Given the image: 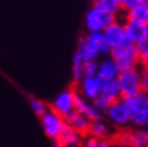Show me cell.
Wrapping results in <instances>:
<instances>
[{
  "label": "cell",
  "mask_w": 148,
  "mask_h": 147,
  "mask_svg": "<svg viewBox=\"0 0 148 147\" xmlns=\"http://www.w3.org/2000/svg\"><path fill=\"white\" fill-rule=\"evenodd\" d=\"M77 51L85 61L98 59L102 55L110 54V46L106 42L102 31H89V35L84 37L79 41Z\"/></svg>",
  "instance_id": "obj_1"
},
{
  "label": "cell",
  "mask_w": 148,
  "mask_h": 147,
  "mask_svg": "<svg viewBox=\"0 0 148 147\" xmlns=\"http://www.w3.org/2000/svg\"><path fill=\"white\" fill-rule=\"evenodd\" d=\"M125 101L129 107L131 123L140 127H148V93L140 92L135 96L125 97Z\"/></svg>",
  "instance_id": "obj_2"
},
{
  "label": "cell",
  "mask_w": 148,
  "mask_h": 147,
  "mask_svg": "<svg viewBox=\"0 0 148 147\" xmlns=\"http://www.w3.org/2000/svg\"><path fill=\"white\" fill-rule=\"evenodd\" d=\"M117 82H119V88H120V95L124 99L143 92L140 81V70H137V68L121 70L117 74Z\"/></svg>",
  "instance_id": "obj_3"
},
{
  "label": "cell",
  "mask_w": 148,
  "mask_h": 147,
  "mask_svg": "<svg viewBox=\"0 0 148 147\" xmlns=\"http://www.w3.org/2000/svg\"><path fill=\"white\" fill-rule=\"evenodd\" d=\"M116 15L117 14L101 7L100 4H94V7L86 14V27L89 31H102L104 27L116 20Z\"/></svg>",
  "instance_id": "obj_4"
},
{
  "label": "cell",
  "mask_w": 148,
  "mask_h": 147,
  "mask_svg": "<svg viewBox=\"0 0 148 147\" xmlns=\"http://www.w3.org/2000/svg\"><path fill=\"white\" fill-rule=\"evenodd\" d=\"M105 115L108 117V120L114 126H127L128 123H131L129 107L127 104L125 99H123V97L113 101L109 105V108L106 109Z\"/></svg>",
  "instance_id": "obj_5"
},
{
  "label": "cell",
  "mask_w": 148,
  "mask_h": 147,
  "mask_svg": "<svg viewBox=\"0 0 148 147\" xmlns=\"http://www.w3.org/2000/svg\"><path fill=\"white\" fill-rule=\"evenodd\" d=\"M40 120H42L45 134L53 140L58 139L61 135V131H62L63 123H65L63 117L53 109H49L46 113H43L40 116Z\"/></svg>",
  "instance_id": "obj_6"
},
{
  "label": "cell",
  "mask_w": 148,
  "mask_h": 147,
  "mask_svg": "<svg viewBox=\"0 0 148 147\" xmlns=\"http://www.w3.org/2000/svg\"><path fill=\"white\" fill-rule=\"evenodd\" d=\"M74 109L81 112L82 115H85L90 121H94V120H98L102 117V112H100L94 105L89 104L77 89H74Z\"/></svg>",
  "instance_id": "obj_7"
},
{
  "label": "cell",
  "mask_w": 148,
  "mask_h": 147,
  "mask_svg": "<svg viewBox=\"0 0 148 147\" xmlns=\"http://www.w3.org/2000/svg\"><path fill=\"white\" fill-rule=\"evenodd\" d=\"M102 34L105 37L106 42L109 43V46H117L119 43L124 42V41H129L125 35V31H124V23H120L119 20H114L110 24H108L106 27H104L102 30Z\"/></svg>",
  "instance_id": "obj_8"
},
{
  "label": "cell",
  "mask_w": 148,
  "mask_h": 147,
  "mask_svg": "<svg viewBox=\"0 0 148 147\" xmlns=\"http://www.w3.org/2000/svg\"><path fill=\"white\" fill-rule=\"evenodd\" d=\"M53 111L61 115V116H66L67 113H70L74 111V90L69 89L65 92L59 93L58 96L55 97V100L53 101Z\"/></svg>",
  "instance_id": "obj_9"
},
{
  "label": "cell",
  "mask_w": 148,
  "mask_h": 147,
  "mask_svg": "<svg viewBox=\"0 0 148 147\" xmlns=\"http://www.w3.org/2000/svg\"><path fill=\"white\" fill-rule=\"evenodd\" d=\"M101 85H102V80L98 76L82 77V80L79 81V90L78 92L81 93L86 100L93 101L101 92Z\"/></svg>",
  "instance_id": "obj_10"
},
{
  "label": "cell",
  "mask_w": 148,
  "mask_h": 147,
  "mask_svg": "<svg viewBox=\"0 0 148 147\" xmlns=\"http://www.w3.org/2000/svg\"><path fill=\"white\" fill-rule=\"evenodd\" d=\"M63 120L66 121L71 128H74L78 134H81L84 138L86 135H89V128H90V121L85 115H82L78 111H71L70 113H67L66 116H63Z\"/></svg>",
  "instance_id": "obj_11"
},
{
  "label": "cell",
  "mask_w": 148,
  "mask_h": 147,
  "mask_svg": "<svg viewBox=\"0 0 148 147\" xmlns=\"http://www.w3.org/2000/svg\"><path fill=\"white\" fill-rule=\"evenodd\" d=\"M84 136L81 134H78L74 128H71L69 124L65 121L61 131L58 139H55V144L57 146H81Z\"/></svg>",
  "instance_id": "obj_12"
},
{
  "label": "cell",
  "mask_w": 148,
  "mask_h": 147,
  "mask_svg": "<svg viewBox=\"0 0 148 147\" xmlns=\"http://www.w3.org/2000/svg\"><path fill=\"white\" fill-rule=\"evenodd\" d=\"M109 57H112L113 59H119L125 58V57H139V55H137L135 43L131 41H124V42L119 43L117 46L110 47Z\"/></svg>",
  "instance_id": "obj_13"
},
{
  "label": "cell",
  "mask_w": 148,
  "mask_h": 147,
  "mask_svg": "<svg viewBox=\"0 0 148 147\" xmlns=\"http://www.w3.org/2000/svg\"><path fill=\"white\" fill-rule=\"evenodd\" d=\"M125 14H127L125 15V20L145 24L148 22V3L147 1H141V3L137 4L136 7L131 8Z\"/></svg>",
  "instance_id": "obj_14"
},
{
  "label": "cell",
  "mask_w": 148,
  "mask_h": 147,
  "mask_svg": "<svg viewBox=\"0 0 148 147\" xmlns=\"http://www.w3.org/2000/svg\"><path fill=\"white\" fill-rule=\"evenodd\" d=\"M120 73V70L117 68L116 61L110 57L98 63V72L97 76L101 80H109V78H116L117 74Z\"/></svg>",
  "instance_id": "obj_15"
},
{
  "label": "cell",
  "mask_w": 148,
  "mask_h": 147,
  "mask_svg": "<svg viewBox=\"0 0 148 147\" xmlns=\"http://www.w3.org/2000/svg\"><path fill=\"white\" fill-rule=\"evenodd\" d=\"M101 96H104L105 99L113 103L117 99H120V88H119V82H117V77L116 78H109V80H102V85H101Z\"/></svg>",
  "instance_id": "obj_16"
},
{
  "label": "cell",
  "mask_w": 148,
  "mask_h": 147,
  "mask_svg": "<svg viewBox=\"0 0 148 147\" xmlns=\"http://www.w3.org/2000/svg\"><path fill=\"white\" fill-rule=\"evenodd\" d=\"M124 31H125L127 38L133 43H136V42H139V41H141L143 38H145L144 24L136 23V22H131V20H125Z\"/></svg>",
  "instance_id": "obj_17"
},
{
  "label": "cell",
  "mask_w": 148,
  "mask_h": 147,
  "mask_svg": "<svg viewBox=\"0 0 148 147\" xmlns=\"http://www.w3.org/2000/svg\"><path fill=\"white\" fill-rule=\"evenodd\" d=\"M89 135H93V136H96V138H98V139H106V138H109V135H110L109 127H108L101 119L94 120V121L90 123Z\"/></svg>",
  "instance_id": "obj_18"
},
{
  "label": "cell",
  "mask_w": 148,
  "mask_h": 147,
  "mask_svg": "<svg viewBox=\"0 0 148 147\" xmlns=\"http://www.w3.org/2000/svg\"><path fill=\"white\" fill-rule=\"evenodd\" d=\"M85 59L82 58V55L75 51L73 57V80L75 82H79L82 80V69H84Z\"/></svg>",
  "instance_id": "obj_19"
},
{
  "label": "cell",
  "mask_w": 148,
  "mask_h": 147,
  "mask_svg": "<svg viewBox=\"0 0 148 147\" xmlns=\"http://www.w3.org/2000/svg\"><path fill=\"white\" fill-rule=\"evenodd\" d=\"M132 146L148 147V130H137L132 132Z\"/></svg>",
  "instance_id": "obj_20"
},
{
  "label": "cell",
  "mask_w": 148,
  "mask_h": 147,
  "mask_svg": "<svg viewBox=\"0 0 148 147\" xmlns=\"http://www.w3.org/2000/svg\"><path fill=\"white\" fill-rule=\"evenodd\" d=\"M114 61H116L117 68L120 72L133 69V68H137V65H139V57H125V58H119Z\"/></svg>",
  "instance_id": "obj_21"
},
{
  "label": "cell",
  "mask_w": 148,
  "mask_h": 147,
  "mask_svg": "<svg viewBox=\"0 0 148 147\" xmlns=\"http://www.w3.org/2000/svg\"><path fill=\"white\" fill-rule=\"evenodd\" d=\"M98 72V62L97 59H88L84 63L82 69V77H94Z\"/></svg>",
  "instance_id": "obj_22"
},
{
  "label": "cell",
  "mask_w": 148,
  "mask_h": 147,
  "mask_svg": "<svg viewBox=\"0 0 148 147\" xmlns=\"http://www.w3.org/2000/svg\"><path fill=\"white\" fill-rule=\"evenodd\" d=\"M30 107H31V109L34 111V113L38 115L39 117L42 116L43 113H46L47 111H49L47 105L45 104V103H42L40 100H38V99H32V100L30 101Z\"/></svg>",
  "instance_id": "obj_23"
},
{
  "label": "cell",
  "mask_w": 148,
  "mask_h": 147,
  "mask_svg": "<svg viewBox=\"0 0 148 147\" xmlns=\"http://www.w3.org/2000/svg\"><path fill=\"white\" fill-rule=\"evenodd\" d=\"M94 4H100L101 7L106 8V10H109L114 14H119V11H121V4L119 0H101V1Z\"/></svg>",
  "instance_id": "obj_24"
},
{
  "label": "cell",
  "mask_w": 148,
  "mask_h": 147,
  "mask_svg": "<svg viewBox=\"0 0 148 147\" xmlns=\"http://www.w3.org/2000/svg\"><path fill=\"white\" fill-rule=\"evenodd\" d=\"M110 104H112V103H110L108 99H105L104 96H101V95H98V96L93 100V105L98 109V111H100V112H102V113L106 112V109L109 108Z\"/></svg>",
  "instance_id": "obj_25"
},
{
  "label": "cell",
  "mask_w": 148,
  "mask_h": 147,
  "mask_svg": "<svg viewBox=\"0 0 148 147\" xmlns=\"http://www.w3.org/2000/svg\"><path fill=\"white\" fill-rule=\"evenodd\" d=\"M140 81H141V90L148 93V68L140 69Z\"/></svg>",
  "instance_id": "obj_26"
},
{
  "label": "cell",
  "mask_w": 148,
  "mask_h": 147,
  "mask_svg": "<svg viewBox=\"0 0 148 147\" xmlns=\"http://www.w3.org/2000/svg\"><path fill=\"white\" fill-rule=\"evenodd\" d=\"M135 47H136V51H137V55H141L143 53L148 50V39L147 38H143L141 41L135 43Z\"/></svg>",
  "instance_id": "obj_27"
},
{
  "label": "cell",
  "mask_w": 148,
  "mask_h": 147,
  "mask_svg": "<svg viewBox=\"0 0 148 147\" xmlns=\"http://www.w3.org/2000/svg\"><path fill=\"white\" fill-rule=\"evenodd\" d=\"M139 3H141L140 0H121V11H129L131 8L136 7Z\"/></svg>",
  "instance_id": "obj_28"
},
{
  "label": "cell",
  "mask_w": 148,
  "mask_h": 147,
  "mask_svg": "<svg viewBox=\"0 0 148 147\" xmlns=\"http://www.w3.org/2000/svg\"><path fill=\"white\" fill-rule=\"evenodd\" d=\"M139 66L141 68H148V50L139 55Z\"/></svg>",
  "instance_id": "obj_29"
},
{
  "label": "cell",
  "mask_w": 148,
  "mask_h": 147,
  "mask_svg": "<svg viewBox=\"0 0 148 147\" xmlns=\"http://www.w3.org/2000/svg\"><path fill=\"white\" fill-rule=\"evenodd\" d=\"M144 32H145V38L148 39V22L144 24Z\"/></svg>",
  "instance_id": "obj_30"
},
{
  "label": "cell",
  "mask_w": 148,
  "mask_h": 147,
  "mask_svg": "<svg viewBox=\"0 0 148 147\" xmlns=\"http://www.w3.org/2000/svg\"><path fill=\"white\" fill-rule=\"evenodd\" d=\"M98 1H101V0H93V3H98Z\"/></svg>",
  "instance_id": "obj_31"
},
{
  "label": "cell",
  "mask_w": 148,
  "mask_h": 147,
  "mask_svg": "<svg viewBox=\"0 0 148 147\" xmlns=\"http://www.w3.org/2000/svg\"><path fill=\"white\" fill-rule=\"evenodd\" d=\"M140 1H148V0H140Z\"/></svg>",
  "instance_id": "obj_32"
},
{
  "label": "cell",
  "mask_w": 148,
  "mask_h": 147,
  "mask_svg": "<svg viewBox=\"0 0 148 147\" xmlns=\"http://www.w3.org/2000/svg\"><path fill=\"white\" fill-rule=\"evenodd\" d=\"M119 1H120V4H121V0H119Z\"/></svg>",
  "instance_id": "obj_33"
},
{
  "label": "cell",
  "mask_w": 148,
  "mask_h": 147,
  "mask_svg": "<svg viewBox=\"0 0 148 147\" xmlns=\"http://www.w3.org/2000/svg\"><path fill=\"white\" fill-rule=\"evenodd\" d=\"M147 3H148V1H147Z\"/></svg>",
  "instance_id": "obj_34"
}]
</instances>
